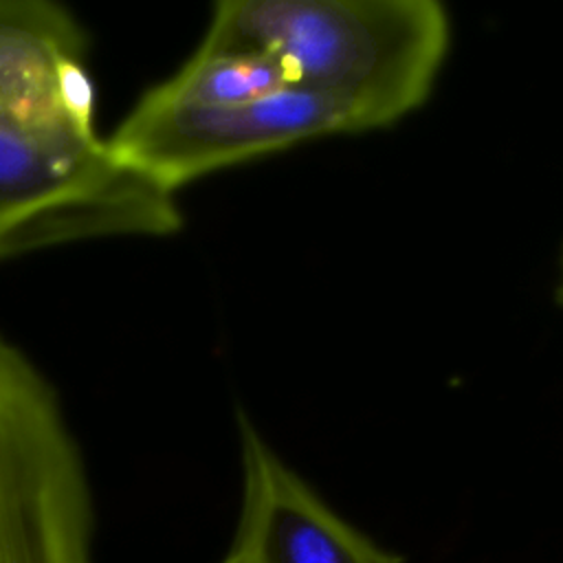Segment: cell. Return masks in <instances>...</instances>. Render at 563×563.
<instances>
[{"mask_svg": "<svg viewBox=\"0 0 563 563\" xmlns=\"http://www.w3.org/2000/svg\"><path fill=\"white\" fill-rule=\"evenodd\" d=\"M244 495L233 550L251 563H402L332 512L240 413Z\"/></svg>", "mask_w": 563, "mask_h": 563, "instance_id": "obj_5", "label": "cell"}, {"mask_svg": "<svg viewBox=\"0 0 563 563\" xmlns=\"http://www.w3.org/2000/svg\"><path fill=\"white\" fill-rule=\"evenodd\" d=\"M561 301H563V288H561Z\"/></svg>", "mask_w": 563, "mask_h": 563, "instance_id": "obj_8", "label": "cell"}, {"mask_svg": "<svg viewBox=\"0 0 563 563\" xmlns=\"http://www.w3.org/2000/svg\"><path fill=\"white\" fill-rule=\"evenodd\" d=\"M334 132H354L345 110L288 86L224 108L174 106L143 92L108 141L121 161L178 196L211 172Z\"/></svg>", "mask_w": 563, "mask_h": 563, "instance_id": "obj_4", "label": "cell"}, {"mask_svg": "<svg viewBox=\"0 0 563 563\" xmlns=\"http://www.w3.org/2000/svg\"><path fill=\"white\" fill-rule=\"evenodd\" d=\"M222 563H251V561H249L244 554H240L238 550H233V548H231V550H229V554H227V559H224Z\"/></svg>", "mask_w": 563, "mask_h": 563, "instance_id": "obj_7", "label": "cell"}, {"mask_svg": "<svg viewBox=\"0 0 563 563\" xmlns=\"http://www.w3.org/2000/svg\"><path fill=\"white\" fill-rule=\"evenodd\" d=\"M92 35L55 0H0V262L183 227L178 196L97 128Z\"/></svg>", "mask_w": 563, "mask_h": 563, "instance_id": "obj_1", "label": "cell"}, {"mask_svg": "<svg viewBox=\"0 0 563 563\" xmlns=\"http://www.w3.org/2000/svg\"><path fill=\"white\" fill-rule=\"evenodd\" d=\"M92 495L59 391L0 332V563H92Z\"/></svg>", "mask_w": 563, "mask_h": 563, "instance_id": "obj_3", "label": "cell"}, {"mask_svg": "<svg viewBox=\"0 0 563 563\" xmlns=\"http://www.w3.org/2000/svg\"><path fill=\"white\" fill-rule=\"evenodd\" d=\"M446 46L449 18L433 0H222L196 51L264 55L358 132L418 108Z\"/></svg>", "mask_w": 563, "mask_h": 563, "instance_id": "obj_2", "label": "cell"}, {"mask_svg": "<svg viewBox=\"0 0 563 563\" xmlns=\"http://www.w3.org/2000/svg\"><path fill=\"white\" fill-rule=\"evenodd\" d=\"M288 88L279 66L251 53H202L194 55L147 95L158 101L187 108H224L257 101Z\"/></svg>", "mask_w": 563, "mask_h": 563, "instance_id": "obj_6", "label": "cell"}]
</instances>
